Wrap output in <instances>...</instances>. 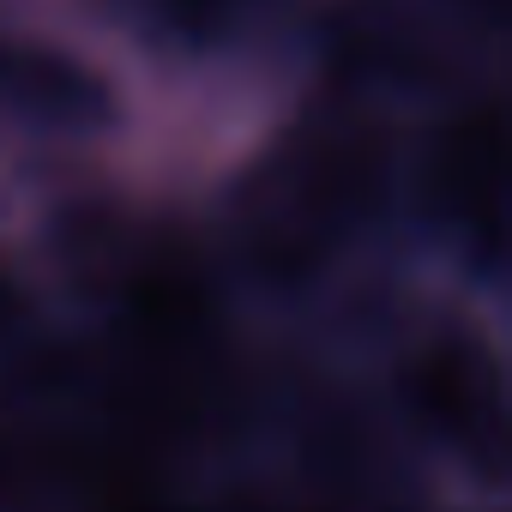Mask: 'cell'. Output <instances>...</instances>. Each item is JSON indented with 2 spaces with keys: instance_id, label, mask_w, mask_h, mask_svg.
Instances as JSON below:
<instances>
[{
  "instance_id": "3",
  "label": "cell",
  "mask_w": 512,
  "mask_h": 512,
  "mask_svg": "<svg viewBox=\"0 0 512 512\" xmlns=\"http://www.w3.org/2000/svg\"><path fill=\"white\" fill-rule=\"evenodd\" d=\"M19 314H25V290H19V278H13V266L0 260V338H7L13 326H19Z\"/></svg>"
},
{
  "instance_id": "1",
  "label": "cell",
  "mask_w": 512,
  "mask_h": 512,
  "mask_svg": "<svg viewBox=\"0 0 512 512\" xmlns=\"http://www.w3.org/2000/svg\"><path fill=\"white\" fill-rule=\"evenodd\" d=\"M404 410L410 422H422L434 440L458 446L464 458H500L506 416H500V374L488 350L464 338L422 344L404 362Z\"/></svg>"
},
{
  "instance_id": "4",
  "label": "cell",
  "mask_w": 512,
  "mask_h": 512,
  "mask_svg": "<svg viewBox=\"0 0 512 512\" xmlns=\"http://www.w3.org/2000/svg\"><path fill=\"white\" fill-rule=\"evenodd\" d=\"M0 476H7V458H0Z\"/></svg>"
},
{
  "instance_id": "2",
  "label": "cell",
  "mask_w": 512,
  "mask_h": 512,
  "mask_svg": "<svg viewBox=\"0 0 512 512\" xmlns=\"http://www.w3.org/2000/svg\"><path fill=\"white\" fill-rule=\"evenodd\" d=\"M428 187L452 223L482 229L488 247L500 241V127H494V115H476L440 139Z\"/></svg>"
}]
</instances>
